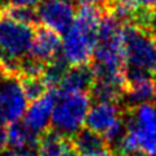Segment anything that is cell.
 <instances>
[{
    "label": "cell",
    "mask_w": 156,
    "mask_h": 156,
    "mask_svg": "<svg viewBox=\"0 0 156 156\" xmlns=\"http://www.w3.org/2000/svg\"><path fill=\"white\" fill-rule=\"evenodd\" d=\"M103 13V9L95 5H78L74 22L62 38L61 52L70 66L90 64L92 61Z\"/></svg>",
    "instance_id": "cell-1"
},
{
    "label": "cell",
    "mask_w": 156,
    "mask_h": 156,
    "mask_svg": "<svg viewBox=\"0 0 156 156\" xmlns=\"http://www.w3.org/2000/svg\"><path fill=\"white\" fill-rule=\"evenodd\" d=\"M126 73L156 78V33L135 23L124 25Z\"/></svg>",
    "instance_id": "cell-2"
},
{
    "label": "cell",
    "mask_w": 156,
    "mask_h": 156,
    "mask_svg": "<svg viewBox=\"0 0 156 156\" xmlns=\"http://www.w3.org/2000/svg\"><path fill=\"white\" fill-rule=\"evenodd\" d=\"M91 95L80 90H55L51 125L60 133L73 136L86 124Z\"/></svg>",
    "instance_id": "cell-3"
},
{
    "label": "cell",
    "mask_w": 156,
    "mask_h": 156,
    "mask_svg": "<svg viewBox=\"0 0 156 156\" xmlns=\"http://www.w3.org/2000/svg\"><path fill=\"white\" fill-rule=\"evenodd\" d=\"M85 126L100 134L115 152L126 133L125 107L121 103L94 101L87 113Z\"/></svg>",
    "instance_id": "cell-4"
},
{
    "label": "cell",
    "mask_w": 156,
    "mask_h": 156,
    "mask_svg": "<svg viewBox=\"0 0 156 156\" xmlns=\"http://www.w3.org/2000/svg\"><path fill=\"white\" fill-rule=\"evenodd\" d=\"M34 35L35 26L0 14V56L16 60L29 56Z\"/></svg>",
    "instance_id": "cell-5"
},
{
    "label": "cell",
    "mask_w": 156,
    "mask_h": 156,
    "mask_svg": "<svg viewBox=\"0 0 156 156\" xmlns=\"http://www.w3.org/2000/svg\"><path fill=\"white\" fill-rule=\"evenodd\" d=\"M27 98L21 80L14 76H2L0 80V124L12 125L23 117Z\"/></svg>",
    "instance_id": "cell-6"
},
{
    "label": "cell",
    "mask_w": 156,
    "mask_h": 156,
    "mask_svg": "<svg viewBox=\"0 0 156 156\" xmlns=\"http://www.w3.org/2000/svg\"><path fill=\"white\" fill-rule=\"evenodd\" d=\"M37 13L39 23L64 35L74 22L77 9L72 0H43Z\"/></svg>",
    "instance_id": "cell-7"
},
{
    "label": "cell",
    "mask_w": 156,
    "mask_h": 156,
    "mask_svg": "<svg viewBox=\"0 0 156 156\" xmlns=\"http://www.w3.org/2000/svg\"><path fill=\"white\" fill-rule=\"evenodd\" d=\"M62 39L60 34L51 30L50 27L38 25L35 26V35L30 50V56L43 64H50L61 55Z\"/></svg>",
    "instance_id": "cell-8"
},
{
    "label": "cell",
    "mask_w": 156,
    "mask_h": 156,
    "mask_svg": "<svg viewBox=\"0 0 156 156\" xmlns=\"http://www.w3.org/2000/svg\"><path fill=\"white\" fill-rule=\"evenodd\" d=\"M53 104H55V90H50L44 96L31 101L23 115L25 124L33 133L38 135L50 129Z\"/></svg>",
    "instance_id": "cell-9"
},
{
    "label": "cell",
    "mask_w": 156,
    "mask_h": 156,
    "mask_svg": "<svg viewBox=\"0 0 156 156\" xmlns=\"http://www.w3.org/2000/svg\"><path fill=\"white\" fill-rule=\"evenodd\" d=\"M37 156H81L72 136L55 129H48L39 136Z\"/></svg>",
    "instance_id": "cell-10"
},
{
    "label": "cell",
    "mask_w": 156,
    "mask_h": 156,
    "mask_svg": "<svg viewBox=\"0 0 156 156\" xmlns=\"http://www.w3.org/2000/svg\"><path fill=\"white\" fill-rule=\"evenodd\" d=\"M39 136L23 124V121H17L8 126V148L21 150L37 155Z\"/></svg>",
    "instance_id": "cell-11"
},
{
    "label": "cell",
    "mask_w": 156,
    "mask_h": 156,
    "mask_svg": "<svg viewBox=\"0 0 156 156\" xmlns=\"http://www.w3.org/2000/svg\"><path fill=\"white\" fill-rule=\"evenodd\" d=\"M95 82V73L91 62L85 65L70 66L62 80L60 90H80L90 92ZM57 90V89H56Z\"/></svg>",
    "instance_id": "cell-12"
},
{
    "label": "cell",
    "mask_w": 156,
    "mask_h": 156,
    "mask_svg": "<svg viewBox=\"0 0 156 156\" xmlns=\"http://www.w3.org/2000/svg\"><path fill=\"white\" fill-rule=\"evenodd\" d=\"M72 139H73V143H74L77 151H78V154L81 156L95 152L98 150L109 147L107 140L103 136L95 133V131L90 130L89 128H86V126L73 135Z\"/></svg>",
    "instance_id": "cell-13"
},
{
    "label": "cell",
    "mask_w": 156,
    "mask_h": 156,
    "mask_svg": "<svg viewBox=\"0 0 156 156\" xmlns=\"http://www.w3.org/2000/svg\"><path fill=\"white\" fill-rule=\"evenodd\" d=\"M2 16L12 18L14 21L26 23V25L38 26L39 18L37 9L31 7H20V5H5L2 12Z\"/></svg>",
    "instance_id": "cell-14"
},
{
    "label": "cell",
    "mask_w": 156,
    "mask_h": 156,
    "mask_svg": "<svg viewBox=\"0 0 156 156\" xmlns=\"http://www.w3.org/2000/svg\"><path fill=\"white\" fill-rule=\"evenodd\" d=\"M21 83L25 91V95L29 101H34L39 98L44 96L50 91V86L47 85L44 77H29L22 78Z\"/></svg>",
    "instance_id": "cell-15"
},
{
    "label": "cell",
    "mask_w": 156,
    "mask_h": 156,
    "mask_svg": "<svg viewBox=\"0 0 156 156\" xmlns=\"http://www.w3.org/2000/svg\"><path fill=\"white\" fill-rule=\"evenodd\" d=\"M7 5H20V7H31L35 8L43 0H4Z\"/></svg>",
    "instance_id": "cell-16"
},
{
    "label": "cell",
    "mask_w": 156,
    "mask_h": 156,
    "mask_svg": "<svg viewBox=\"0 0 156 156\" xmlns=\"http://www.w3.org/2000/svg\"><path fill=\"white\" fill-rule=\"evenodd\" d=\"M8 148V126L0 124V152Z\"/></svg>",
    "instance_id": "cell-17"
},
{
    "label": "cell",
    "mask_w": 156,
    "mask_h": 156,
    "mask_svg": "<svg viewBox=\"0 0 156 156\" xmlns=\"http://www.w3.org/2000/svg\"><path fill=\"white\" fill-rule=\"evenodd\" d=\"M78 5L80 4H87V5H95L101 9H107L111 3V0H77Z\"/></svg>",
    "instance_id": "cell-18"
},
{
    "label": "cell",
    "mask_w": 156,
    "mask_h": 156,
    "mask_svg": "<svg viewBox=\"0 0 156 156\" xmlns=\"http://www.w3.org/2000/svg\"><path fill=\"white\" fill-rule=\"evenodd\" d=\"M0 156H37V155L31 152H26V151H21V150L7 148L0 152Z\"/></svg>",
    "instance_id": "cell-19"
},
{
    "label": "cell",
    "mask_w": 156,
    "mask_h": 156,
    "mask_svg": "<svg viewBox=\"0 0 156 156\" xmlns=\"http://www.w3.org/2000/svg\"><path fill=\"white\" fill-rule=\"evenodd\" d=\"M5 5H7L5 2H4V0H0V14H2L3 9H4V7H5Z\"/></svg>",
    "instance_id": "cell-20"
},
{
    "label": "cell",
    "mask_w": 156,
    "mask_h": 156,
    "mask_svg": "<svg viewBox=\"0 0 156 156\" xmlns=\"http://www.w3.org/2000/svg\"><path fill=\"white\" fill-rule=\"evenodd\" d=\"M152 30L156 33V14H155V18H154V23H152Z\"/></svg>",
    "instance_id": "cell-21"
},
{
    "label": "cell",
    "mask_w": 156,
    "mask_h": 156,
    "mask_svg": "<svg viewBox=\"0 0 156 156\" xmlns=\"http://www.w3.org/2000/svg\"><path fill=\"white\" fill-rule=\"evenodd\" d=\"M124 156H147V155H143V154H130V155H124Z\"/></svg>",
    "instance_id": "cell-22"
},
{
    "label": "cell",
    "mask_w": 156,
    "mask_h": 156,
    "mask_svg": "<svg viewBox=\"0 0 156 156\" xmlns=\"http://www.w3.org/2000/svg\"><path fill=\"white\" fill-rule=\"evenodd\" d=\"M2 76H3V74H2V70H0V80H2Z\"/></svg>",
    "instance_id": "cell-23"
}]
</instances>
